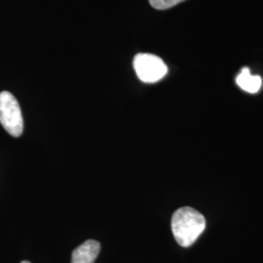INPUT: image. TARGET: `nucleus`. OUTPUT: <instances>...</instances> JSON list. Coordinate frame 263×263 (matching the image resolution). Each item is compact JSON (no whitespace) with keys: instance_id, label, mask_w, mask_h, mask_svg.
<instances>
[{"instance_id":"nucleus-1","label":"nucleus","mask_w":263,"mask_h":263,"mask_svg":"<svg viewBox=\"0 0 263 263\" xmlns=\"http://www.w3.org/2000/svg\"><path fill=\"white\" fill-rule=\"evenodd\" d=\"M206 227L204 216L190 207L180 208L172 217V231L176 241L187 248L194 244Z\"/></svg>"},{"instance_id":"nucleus-2","label":"nucleus","mask_w":263,"mask_h":263,"mask_svg":"<svg viewBox=\"0 0 263 263\" xmlns=\"http://www.w3.org/2000/svg\"><path fill=\"white\" fill-rule=\"evenodd\" d=\"M0 123L11 136L18 138L24 131V120L19 103L13 95L0 93Z\"/></svg>"},{"instance_id":"nucleus-3","label":"nucleus","mask_w":263,"mask_h":263,"mask_svg":"<svg viewBox=\"0 0 263 263\" xmlns=\"http://www.w3.org/2000/svg\"><path fill=\"white\" fill-rule=\"evenodd\" d=\"M133 66L138 77L144 83H155L168 73V67L162 59L152 54H138Z\"/></svg>"},{"instance_id":"nucleus-4","label":"nucleus","mask_w":263,"mask_h":263,"mask_svg":"<svg viewBox=\"0 0 263 263\" xmlns=\"http://www.w3.org/2000/svg\"><path fill=\"white\" fill-rule=\"evenodd\" d=\"M101 251V244L95 240H88L72 252L71 263H95Z\"/></svg>"},{"instance_id":"nucleus-5","label":"nucleus","mask_w":263,"mask_h":263,"mask_svg":"<svg viewBox=\"0 0 263 263\" xmlns=\"http://www.w3.org/2000/svg\"><path fill=\"white\" fill-rule=\"evenodd\" d=\"M238 86L248 93L254 94L259 91L262 84V80L259 76H254L251 74L249 68L245 67L242 69L241 73L238 76L237 79Z\"/></svg>"},{"instance_id":"nucleus-6","label":"nucleus","mask_w":263,"mask_h":263,"mask_svg":"<svg viewBox=\"0 0 263 263\" xmlns=\"http://www.w3.org/2000/svg\"><path fill=\"white\" fill-rule=\"evenodd\" d=\"M183 1L185 0H149V3L155 9L166 10L172 8Z\"/></svg>"},{"instance_id":"nucleus-7","label":"nucleus","mask_w":263,"mask_h":263,"mask_svg":"<svg viewBox=\"0 0 263 263\" xmlns=\"http://www.w3.org/2000/svg\"><path fill=\"white\" fill-rule=\"evenodd\" d=\"M21 263H30L29 261H27V260H24V261H22Z\"/></svg>"}]
</instances>
